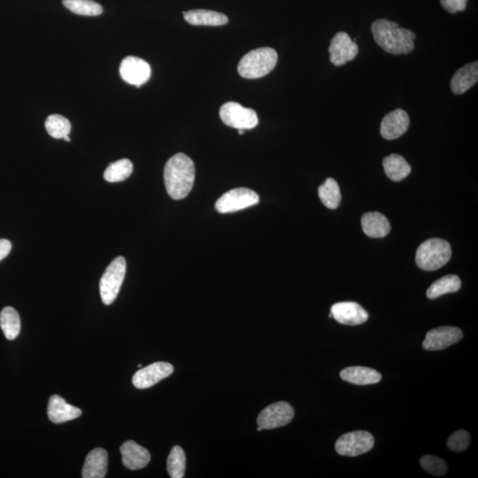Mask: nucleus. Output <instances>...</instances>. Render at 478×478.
<instances>
[{
    "instance_id": "f257e3e1",
    "label": "nucleus",
    "mask_w": 478,
    "mask_h": 478,
    "mask_svg": "<svg viewBox=\"0 0 478 478\" xmlns=\"http://www.w3.org/2000/svg\"><path fill=\"white\" fill-rule=\"evenodd\" d=\"M195 165L184 154L174 155L166 161L164 180L166 191L174 199H184L190 194L195 180Z\"/></svg>"
},
{
    "instance_id": "f03ea898",
    "label": "nucleus",
    "mask_w": 478,
    "mask_h": 478,
    "mask_svg": "<svg viewBox=\"0 0 478 478\" xmlns=\"http://www.w3.org/2000/svg\"><path fill=\"white\" fill-rule=\"evenodd\" d=\"M372 31L376 43L391 54H407L414 50L416 34L399 28L397 22L379 19L373 22Z\"/></svg>"
},
{
    "instance_id": "7ed1b4c3",
    "label": "nucleus",
    "mask_w": 478,
    "mask_h": 478,
    "mask_svg": "<svg viewBox=\"0 0 478 478\" xmlns=\"http://www.w3.org/2000/svg\"><path fill=\"white\" fill-rule=\"evenodd\" d=\"M277 53L270 47L258 48L241 59L238 71L244 79H257L268 75L277 63Z\"/></svg>"
},
{
    "instance_id": "20e7f679",
    "label": "nucleus",
    "mask_w": 478,
    "mask_h": 478,
    "mask_svg": "<svg viewBox=\"0 0 478 478\" xmlns=\"http://www.w3.org/2000/svg\"><path fill=\"white\" fill-rule=\"evenodd\" d=\"M451 257L449 243L441 239H431L418 247L416 262L419 268L426 272H434L446 265Z\"/></svg>"
},
{
    "instance_id": "39448f33",
    "label": "nucleus",
    "mask_w": 478,
    "mask_h": 478,
    "mask_svg": "<svg viewBox=\"0 0 478 478\" xmlns=\"http://www.w3.org/2000/svg\"><path fill=\"white\" fill-rule=\"evenodd\" d=\"M126 273V261L122 257L114 259L104 272L99 283L100 296L105 305H111L119 294Z\"/></svg>"
},
{
    "instance_id": "423d86ee",
    "label": "nucleus",
    "mask_w": 478,
    "mask_h": 478,
    "mask_svg": "<svg viewBox=\"0 0 478 478\" xmlns=\"http://www.w3.org/2000/svg\"><path fill=\"white\" fill-rule=\"evenodd\" d=\"M220 117L229 127L244 131L257 127L259 122L257 114L254 109H247L236 102H227L222 105Z\"/></svg>"
},
{
    "instance_id": "0eeeda50",
    "label": "nucleus",
    "mask_w": 478,
    "mask_h": 478,
    "mask_svg": "<svg viewBox=\"0 0 478 478\" xmlns=\"http://www.w3.org/2000/svg\"><path fill=\"white\" fill-rule=\"evenodd\" d=\"M375 444V439L368 432L357 431L341 436L335 444L337 453L343 457H357L368 453Z\"/></svg>"
},
{
    "instance_id": "6e6552de",
    "label": "nucleus",
    "mask_w": 478,
    "mask_h": 478,
    "mask_svg": "<svg viewBox=\"0 0 478 478\" xmlns=\"http://www.w3.org/2000/svg\"><path fill=\"white\" fill-rule=\"evenodd\" d=\"M259 201L257 192L247 188L233 189L217 200L216 209L221 214L234 213L257 205Z\"/></svg>"
},
{
    "instance_id": "1a4fd4ad",
    "label": "nucleus",
    "mask_w": 478,
    "mask_h": 478,
    "mask_svg": "<svg viewBox=\"0 0 478 478\" xmlns=\"http://www.w3.org/2000/svg\"><path fill=\"white\" fill-rule=\"evenodd\" d=\"M294 417L290 404L284 402L273 403L259 413L257 422L262 429H273L287 425Z\"/></svg>"
},
{
    "instance_id": "9d476101",
    "label": "nucleus",
    "mask_w": 478,
    "mask_h": 478,
    "mask_svg": "<svg viewBox=\"0 0 478 478\" xmlns=\"http://www.w3.org/2000/svg\"><path fill=\"white\" fill-rule=\"evenodd\" d=\"M461 329L452 326H442L432 329L425 337L422 347L428 351H439L453 346L462 339Z\"/></svg>"
},
{
    "instance_id": "9b49d317",
    "label": "nucleus",
    "mask_w": 478,
    "mask_h": 478,
    "mask_svg": "<svg viewBox=\"0 0 478 478\" xmlns=\"http://www.w3.org/2000/svg\"><path fill=\"white\" fill-rule=\"evenodd\" d=\"M329 51L332 64L339 66L354 60L357 56L359 48L347 33L339 31L332 39Z\"/></svg>"
},
{
    "instance_id": "f8f14e48",
    "label": "nucleus",
    "mask_w": 478,
    "mask_h": 478,
    "mask_svg": "<svg viewBox=\"0 0 478 478\" xmlns=\"http://www.w3.org/2000/svg\"><path fill=\"white\" fill-rule=\"evenodd\" d=\"M151 73L150 65L142 59L128 56L121 63L120 75L122 80L136 87L146 84L150 79Z\"/></svg>"
},
{
    "instance_id": "ddd939ff",
    "label": "nucleus",
    "mask_w": 478,
    "mask_h": 478,
    "mask_svg": "<svg viewBox=\"0 0 478 478\" xmlns=\"http://www.w3.org/2000/svg\"><path fill=\"white\" fill-rule=\"evenodd\" d=\"M174 372V367L168 362H158L140 369L132 377V383L138 389L154 387Z\"/></svg>"
},
{
    "instance_id": "4468645a",
    "label": "nucleus",
    "mask_w": 478,
    "mask_h": 478,
    "mask_svg": "<svg viewBox=\"0 0 478 478\" xmlns=\"http://www.w3.org/2000/svg\"><path fill=\"white\" fill-rule=\"evenodd\" d=\"M332 318L341 324L355 326L364 324L369 319V314L357 302H346L334 304L332 307Z\"/></svg>"
},
{
    "instance_id": "2eb2a0df",
    "label": "nucleus",
    "mask_w": 478,
    "mask_h": 478,
    "mask_svg": "<svg viewBox=\"0 0 478 478\" xmlns=\"http://www.w3.org/2000/svg\"><path fill=\"white\" fill-rule=\"evenodd\" d=\"M409 116L406 111L395 109L387 114L382 121L381 135L387 140L397 139L405 134L409 129Z\"/></svg>"
},
{
    "instance_id": "dca6fc26",
    "label": "nucleus",
    "mask_w": 478,
    "mask_h": 478,
    "mask_svg": "<svg viewBox=\"0 0 478 478\" xmlns=\"http://www.w3.org/2000/svg\"><path fill=\"white\" fill-rule=\"evenodd\" d=\"M121 454L122 463L126 468L131 470L144 468L151 459L149 452L132 440L121 444Z\"/></svg>"
},
{
    "instance_id": "f3484780",
    "label": "nucleus",
    "mask_w": 478,
    "mask_h": 478,
    "mask_svg": "<svg viewBox=\"0 0 478 478\" xmlns=\"http://www.w3.org/2000/svg\"><path fill=\"white\" fill-rule=\"evenodd\" d=\"M47 414L54 424H63L81 417V410L79 407L69 405L61 396L53 395L48 402Z\"/></svg>"
},
{
    "instance_id": "a211bd4d",
    "label": "nucleus",
    "mask_w": 478,
    "mask_h": 478,
    "mask_svg": "<svg viewBox=\"0 0 478 478\" xmlns=\"http://www.w3.org/2000/svg\"><path fill=\"white\" fill-rule=\"evenodd\" d=\"M109 455L103 448H95L85 459L81 477L84 478H104L106 475Z\"/></svg>"
},
{
    "instance_id": "6ab92c4d",
    "label": "nucleus",
    "mask_w": 478,
    "mask_h": 478,
    "mask_svg": "<svg viewBox=\"0 0 478 478\" xmlns=\"http://www.w3.org/2000/svg\"><path fill=\"white\" fill-rule=\"evenodd\" d=\"M477 79L478 62L474 61L455 72L451 81V90L457 95L465 94L477 83Z\"/></svg>"
},
{
    "instance_id": "aec40b11",
    "label": "nucleus",
    "mask_w": 478,
    "mask_h": 478,
    "mask_svg": "<svg viewBox=\"0 0 478 478\" xmlns=\"http://www.w3.org/2000/svg\"><path fill=\"white\" fill-rule=\"evenodd\" d=\"M362 227L367 236L373 239L384 238L391 231V224L387 217L379 212L363 214Z\"/></svg>"
},
{
    "instance_id": "412c9836",
    "label": "nucleus",
    "mask_w": 478,
    "mask_h": 478,
    "mask_svg": "<svg viewBox=\"0 0 478 478\" xmlns=\"http://www.w3.org/2000/svg\"><path fill=\"white\" fill-rule=\"evenodd\" d=\"M341 379L347 383L357 385L377 384L382 379L377 370L365 367H349L340 372Z\"/></svg>"
},
{
    "instance_id": "4be33fe9",
    "label": "nucleus",
    "mask_w": 478,
    "mask_h": 478,
    "mask_svg": "<svg viewBox=\"0 0 478 478\" xmlns=\"http://www.w3.org/2000/svg\"><path fill=\"white\" fill-rule=\"evenodd\" d=\"M185 21L194 26H222L229 22L225 14L211 10H191L184 13Z\"/></svg>"
},
{
    "instance_id": "5701e85b",
    "label": "nucleus",
    "mask_w": 478,
    "mask_h": 478,
    "mask_svg": "<svg viewBox=\"0 0 478 478\" xmlns=\"http://www.w3.org/2000/svg\"><path fill=\"white\" fill-rule=\"evenodd\" d=\"M383 166L385 174L392 181H402L411 173V166L402 155H389L384 159Z\"/></svg>"
},
{
    "instance_id": "b1692460",
    "label": "nucleus",
    "mask_w": 478,
    "mask_h": 478,
    "mask_svg": "<svg viewBox=\"0 0 478 478\" xmlns=\"http://www.w3.org/2000/svg\"><path fill=\"white\" fill-rule=\"evenodd\" d=\"M0 327L4 335L9 340H14L19 336L21 320L19 314L14 307H6L0 313Z\"/></svg>"
},
{
    "instance_id": "393cba45",
    "label": "nucleus",
    "mask_w": 478,
    "mask_h": 478,
    "mask_svg": "<svg viewBox=\"0 0 478 478\" xmlns=\"http://www.w3.org/2000/svg\"><path fill=\"white\" fill-rule=\"evenodd\" d=\"M461 287L462 281L459 279V277L455 275L443 277L429 287L427 291V297L431 299L439 298L442 295L457 292Z\"/></svg>"
},
{
    "instance_id": "a878e982",
    "label": "nucleus",
    "mask_w": 478,
    "mask_h": 478,
    "mask_svg": "<svg viewBox=\"0 0 478 478\" xmlns=\"http://www.w3.org/2000/svg\"><path fill=\"white\" fill-rule=\"evenodd\" d=\"M321 201L329 209H338L341 202V192L339 184L333 179H328L318 189Z\"/></svg>"
},
{
    "instance_id": "bb28decb",
    "label": "nucleus",
    "mask_w": 478,
    "mask_h": 478,
    "mask_svg": "<svg viewBox=\"0 0 478 478\" xmlns=\"http://www.w3.org/2000/svg\"><path fill=\"white\" fill-rule=\"evenodd\" d=\"M133 164L128 159H121L111 163L104 172V179L109 183H119L131 176Z\"/></svg>"
},
{
    "instance_id": "cd10ccee",
    "label": "nucleus",
    "mask_w": 478,
    "mask_h": 478,
    "mask_svg": "<svg viewBox=\"0 0 478 478\" xmlns=\"http://www.w3.org/2000/svg\"><path fill=\"white\" fill-rule=\"evenodd\" d=\"M63 5L79 16H98L103 13V7L94 0H63Z\"/></svg>"
},
{
    "instance_id": "c85d7f7f",
    "label": "nucleus",
    "mask_w": 478,
    "mask_h": 478,
    "mask_svg": "<svg viewBox=\"0 0 478 478\" xmlns=\"http://www.w3.org/2000/svg\"><path fill=\"white\" fill-rule=\"evenodd\" d=\"M166 468L170 477L183 478L186 468V457L183 448L176 446L172 448L166 462Z\"/></svg>"
},
{
    "instance_id": "c756f323",
    "label": "nucleus",
    "mask_w": 478,
    "mask_h": 478,
    "mask_svg": "<svg viewBox=\"0 0 478 478\" xmlns=\"http://www.w3.org/2000/svg\"><path fill=\"white\" fill-rule=\"evenodd\" d=\"M46 129L51 138L61 139L69 135L71 131V124L66 117L60 114H51L47 117Z\"/></svg>"
},
{
    "instance_id": "7c9ffc66",
    "label": "nucleus",
    "mask_w": 478,
    "mask_h": 478,
    "mask_svg": "<svg viewBox=\"0 0 478 478\" xmlns=\"http://www.w3.org/2000/svg\"><path fill=\"white\" fill-rule=\"evenodd\" d=\"M422 469L433 476H444L447 472V464L443 459L434 455H424L420 459Z\"/></svg>"
},
{
    "instance_id": "2f4dec72",
    "label": "nucleus",
    "mask_w": 478,
    "mask_h": 478,
    "mask_svg": "<svg viewBox=\"0 0 478 478\" xmlns=\"http://www.w3.org/2000/svg\"><path fill=\"white\" fill-rule=\"evenodd\" d=\"M470 444V435L468 432L459 429L450 436L447 441V447L454 452H462L468 449Z\"/></svg>"
},
{
    "instance_id": "473e14b6",
    "label": "nucleus",
    "mask_w": 478,
    "mask_h": 478,
    "mask_svg": "<svg viewBox=\"0 0 478 478\" xmlns=\"http://www.w3.org/2000/svg\"><path fill=\"white\" fill-rule=\"evenodd\" d=\"M468 0H441L444 9L451 14H455L466 9Z\"/></svg>"
},
{
    "instance_id": "72a5a7b5",
    "label": "nucleus",
    "mask_w": 478,
    "mask_h": 478,
    "mask_svg": "<svg viewBox=\"0 0 478 478\" xmlns=\"http://www.w3.org/2000/svg\"><path fill=\"white\" fill-rule=\"evenodd\" d=\"M12 244L7 239H0V262L9 254Z\"/></svg>"
},
{
    "instance_id": "f704fd0d",
    "label": "nucleus",
    "mask_w": 478,
    "mask_h": 478,
    "mask_svg": "<svg viewBox=\"0 0 478 478\" xmlns=\"http://www.w3.org/2000/svg\"><path fill=\"white\" fill-rule=\"evenodd\" d=\"M63 139H64L65 141H66V142H70V141H71V140H70L69 136H65V138Z\"/></svg>"
},
{
    "instance_id": "c9c22d12",
    "label": "nucleus",
    "mask_w": 478,
    "mask_h": 478,
    "mask_svg": "<svg viewBox=\"0 0 478 478\" xmlns=\"http://www.w3.org/2000/svg\"><path fill=\"white\" fill-rule=\"evenodd\" d=\"M244 133V129H239V135H243Z\"/></svg>"
},
{
    "instance_id": "e433bc0d",
    "label": "nucleus",
    "mask_w": 478,
    "mask_h": 478,
    "mask_svg": "<svg viewBox=\"0 0 478 478\" xmlns=\"http://www.w3.org/2000/svg\"><path fill=\"white\" fill-rule=\"evenodd\" d=\"M257 431H258V432H262V427H259H259L257 428Z\"/></svg>"
},
{
    "instance_id": "4c0bfd02",
    "label": "nucleus",
    "mask_w": 478,
    "mask_h": 478,
    "mask_svg": "<svg viewBox=\"0 0 478 478\" xmlns=\"http://www.w3.org/2000/svg\"><path fill=\"white\" fill-rule=\"evenodd\" d=\"M139 368H142V365L139 364L138 365Z\"/></svg>"
}]
</instances>
